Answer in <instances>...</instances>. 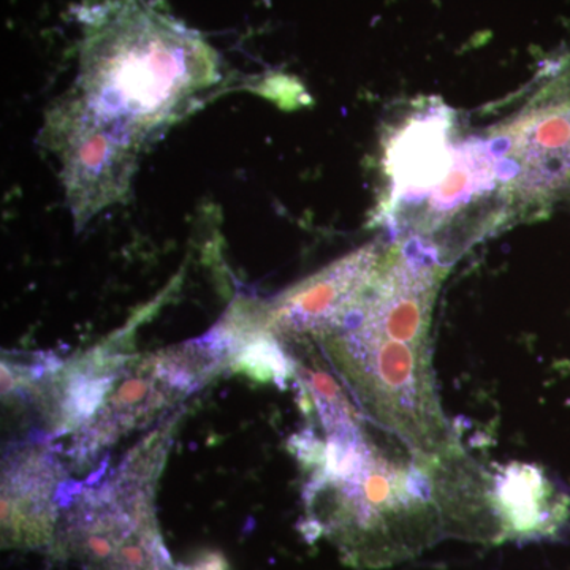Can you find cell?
Masks as SVG:
<instances>
[{
	"instance_id": "1",
	"label": "cell",
	"mask_w": 570,
	"mask_h": 570,
	"mask_svg": "<svg viewBox=\"0 0 570 570\" xmlns=\"http://www.w3.org/2000/svg\"><path fill=\"white\" fill-rule=\"evenodd\" d=\"M309 512L314 535H326L358 568L411 560L445 535L433 472L390 456L366 433L326 450Z\"/></svg>"
},
{
	"instance_id": "2",
	"label": "cell",
	"mask_w": 570,
	"mask_h": 570,
	"mask_svg": "<svg viewBox=\"0 0 570 570\" xmlns=\"http://www.w3.org/2000/svg\"><path fill=\"white\" fill-rule=\"evenodd\" d=\"M485 135L515 225L539 223L570 204V55L543 70L517 110Z\"/></svg>"
},
{
	"instance_id": "3",
	"label": "cell",
	"mask_w": 570,
	"mask_h": 570,
	"mask_svg": "<svg viewBox=\"0 0 570 570\" xmlns=\"http://www.w3.org/2000/svg\"><path fill=\"white\" fill-rule=\"evenodd\" d=\"M455 111L439 97L411 100L382 135L384 194L376 220L390 228L438 189L455 163Z\"/></svg>"
},
{
	"instance_id": "4",
	"label": "cell",
	"mask_w": 570,
	"mask_h": 570,
	"mask_svg": "<svg viewBox=\"0 0 570 570\" xmlns=\"http://www.w3.org/2000/svg\"><path fill=\"white\" fill-rule=\"evenodd\" d=\"M490 508L498 543L558 542L570 531V491L539 464L490 471Z\"/></svg>"
},
{
	"instance_id": "5",
	"label": "cell",
	"mask_w": 570,
	"mask_h": 570,
	"mask_svg": "<svg viewBox=\"0 0 570 570\" xmlns=\"http://www.w3.org/2000/svg\"><path fill=\"white\" fill-rule=\"evenodd\" d=\"M389 246L370 243L296 285L277 303L273 325L292 335L322 336L335 328L366 291Z\"/></svg>"
},
{
	"instance_id": "6",
	"label": "cell",
	"mask_w": 570,
	"mask_h": 570,
	"mask_svg": "<svg viewBox=\"0 0 570 570\" xmlns=\"http://www.w3.org/2000/svg\"><path fill=\"white\" fill-rule=\"evenodd\" d=\"M239 365L258 379L284 381L292 373L291 362L273 340L257 341L254 346L246 348L239 358Z\"/></svg>"
},
{
	"instance_id": "7",
	"label": "cell",
	"mask_w": 570,
	"mask_h": 570,
	"mask_svg": "<svg viewBox=\"0 0 570 570\" xmlns=\"http://www.w3.org/2000/svg\"><path fill=\"white\" fill-rule=\"evenodd\" d=\"M187 570H227V564L223 558L217 554H208L204 560L195 562L194 566L187 568Z\"/></svg>"
}]
</instances>
